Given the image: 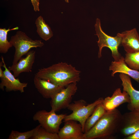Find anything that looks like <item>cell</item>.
<instances>
[{"label":"cell","instance_id":"ac0fdd59","mask_svg":"<svg viewBox=\"0 0 139 139\" xmlns=\"http://www.w3.org/2000/svg\"><path fill=\"white\" fill-rule=\"evenodd\" d=\"M35 24L37 28V32L42 39L46 41L53 37V32L50 28L46 23L41 16H39L37 18Z\"/></svg>","mask_w":139,"mask_h":139},{"label":"cell","instance_id":"44dd1931","mask_svg":"<svg viewBox=\"0 0 139 139\" xmlns=\"http://www.w3.org/2000/svg\"><path fill=\"white\" fill-rule=\"evenodd\" d=\"M39 124L36 127L29 131L20 132L12 130L8 139H31L38 129L41 126Z\"/></svg>","mask_w":139,"mask_h":139},{"label":"cell","instance_id":"d4e9b609","mask_svg":"<svg viewBox=\"0 0 139 139\" xmlns=\"http://www.w3.org/2000/svg\"><path fill=\"white\" fill-rule=\"evenodd\" d=\"M1 67L0 66V78L4 76V71H3L1 68Z\"/></svg>","mask_w":139,"mask_h":139},{"label":"cell","instance_id":"5bb4252c","mask_svg":"<svg viewBox=\"0 0 139 139\" xmlns=\"http://www.w3.org/2000/svg\"><path fill=\"white\" fill-rule=\"evenodd\" d=\"M122 81L123 91L126 92L130 99V102L128 104L127 108L130 111L139 110V91L135 89L133 86L130 76L123 73L119 75Z\"/></svg>","mask_w":139,"mask_h":139},{"label":"cell","instance_id":"3957f363","mask_svg":"<svg viewBox=\"0 0 139 139\" xmlns=\"http://www.w3.org/2000/svg\"><path fill=\"white\" fill-rule=\"evenodd\" d=\"M103 99L102 98H100L88 105L83 99L74 101L70 104L67 107L68 110L72 111V113L66 115L64 121L69 120L78 121L82 125L83 132L84 126L87 119L92 114L96 106L101 103Z\"/></svg>","mask_w":139,"mask_h":139},{"label":"cell","instance_id":"4fadbf2b","mask_svg":"<svg viewBox=\"0 0 139 139\" xmlns=\"http://www.w3.org/2000/svg\"><path fill=\"white\" fill-rule=\"evenodd\" d=\"M117 34L121 38V46L126 53L139 51V35L136 28Z\"/></svg>","mask_w":139,"mask_h":139},{"label":"cell","instance_id":"ba28073f","mask_svg":"<svg viewBox=\"0 0 139 139\" xmlns=\"http://www.w3.org/2000/svg\"><path fill=\"white\" fill-rule=\"evenodd\" d=\"M138 129L139 110L131 111L122 115L118 132L125 137Z\"/></svg>","mask_w":139,"mask_h":139},{"label":"cell","instance_id":"e0dca14e","mask_svg":"<svg viewBox=\"0 0 139 139\" xmlns=\"http://www.w3.org/2000/svg\"><path fill=\"white\" fill-rule=\"evenodd\" d=\"M107 112L101 103L98 105L86 121L84 128V133L88 131Z\"/></svg>","mask_w":139,"mask_h":139},{"label":"cell","instance_id":"8992f818","mask_svg":"<svg viewBox=\"0 0 139 139\" xmlns=\"http://www.w3.org/2000/svg\"><path fill=\"white\" fill-rule=\"evenodd\" d=\"M56 112L52 110L49 112L44 110H39L33 115V119L38 121L41 126L48 131L58 134L66 114H57Z\"/></svg>","mask_w":139,"mask_h":139},{"label":"cell","instance_id":"8fae6325","mask_svg":"<svg viewBox=\"0 0 139 139\" xmlns=\"http://www.w3.org/2000/svg\"><path fill=\"white\" fill-rule=\"evenodd\" d=\"M130 102V97L126 91L122 92L120 88H117L111 97L103 99L101 103L107 112L112 111L121 104Z\"/></svg>","mask_w":139,"mask_h":139},{"label":"cell","instance_id":"d6986e66","mask_svg":"<svg viewBox=\"0 0 139 139\" xmlns=\"http://www.w3.org/2000/svg\"><path fill=\"white\" fill-rule=\"evenodd\" d=\"M18 27H17L12 29L8 28H0V53L5 54L8 51L9 48L13 46L7 40V35L8 32L11 30H18Z\"/></svg>","mask_w":139,"mask_h":139},{"label":"cell","instance_id":"6da1fadb","mask_svg":"<svg viewBox=\"0 0 139 139\" xmlns=\"http://www.w3.org/2000/svg\"><path fill=\"white\" fill-rule=\"evenodd\" d=\"M81 72L72 65L60 62L39 69L36 75L59 86L66 87L80 80Z\"/></svg>","mask_w":139,"mask_h":139},{"label":"cell","instance_id":"7402d4cb","mask_svg":"<svg viewBox=\"0 0 139 139\" xmlns=\"http://www.w3.org/2000/svg\"><path fill=\"white\" fill-rule=\"evenodd\" d=\"M30 139H59L57 134L50 132L41 126Z\"/></svg>","mask_w":139,"mask_h":139},{"label":"cell","instance_id":"484cf974","mask_svg":"<svg viewBox=\"0 0 139 139\" xmlns=\"http://www.w3.org/2000/svg\"><path fill=\"white\" fill-rule=\"evenodd\" d=\"M65 2H66L67 3H68L69 2V0H64Z\"/></svg>","mask_w":139,"mask_h":139},{"label":"cell","instance_id":"2e32d148","mask_svg":"<svg viewBox=\"0 0 139 139\" xmlns=\"http://www.w3.org/2000/svg\"><path fill=\"white\" fill-rule=\"evenodd\" d=\"M109 70L112 71V76H114L117 73H120L126 74L139 82V71L129 67L125 63L124 58L123 56L118 60L112 61Z\"/></svg>","mask_w":139,"mask_h":139},{"label":"cell","instance_id":"7c38bea8","mask_svg":"<svg viewBox=\"0 0 139 139\" xmlns=\"http://www.w3.org/2000/svg\"><path fill=\"white\" fill-rule=\"evenodd\" d=\"M33 81L35 86L38 91L46 99H51L58 92L65 88L42 79L36 74Z\"/></svg>","mask_w":139,"mask_h":139},{"label":"cell","instance_id":"5b68a950","mask_svg":"<svg viewBox=\"0 0 139 139\" xmlns=\"http://www.w3.org/2000/svg\"><path fill=\"white\" fill-rule=\"evenodd\" d=\"M97 35L98 38L97 41L99 48L98 57L99 58L102 56L101 51L104 47L108 48L111 50L112 55L115 60H118L121 57L118 51V48L121 46V38L117 34L116 36L112 37L107 35L102 30L101 25L100 21L97 18L94 25Z\"/></svg>","mask_w":139,"mask_h":139},{"label":"cell","instance_id":"cb8c5ba5","mask_svg":"<svg viewBox=\"0 0 139 139\" xmlns=\"http://www.w3.org/2000/svg\"><path fill=\"white\" fill-rule=\"evenodd\" d=\"M124 139H139V129L133 134L125 137Z\"/></svg>","mask_w":139,"mask_h":139},{"label":"cell","instance_id":"9a60e30c","mask_svg":"<svg viewBox=\"0 0 139 139\" xmlns=\"http://www.w3.org/2000/svg\"><path fill=\"white\" fill-rule=\"evenodd\" d=\"M35 53L34 50L29 51L25 57H22L16 63L13 64L8 67L10 71L13 72L15 77L22 73L29 72L31 71L34 62Z\"/></svg>","mask_w":139,"mask_h":139},{"label":"cell","instance_id":"603a6c76","mask_svg":"<svg viewBox=\"0 0 139 139\" xmlns=\"http://www.w3.org/2000/svg\"><path fill=\"white\" fill-rule=\"evenodd\" d=\"M33 7L34 10L35 12L39 11V0H30Z\"/></svg>","mask_w":139,"mask_h":139},{"label":"cell","instance_id":"277c9868","mask_svg":"<svg viewBox=\"0 0 139 139\" xmlns=\"http://www.w3.org/2000/svg\"><path fill=\"white\" fill-rule=\"evenodd\" d=\"M10 41L15 49L13 64L16 63L31 48L41 47L44 45L41 40H33L25 33L20 31H18L15 35L12 36Z\"/></svg>","mask_w":139,"mask_h":139},{"label":"cell","instance_id":"7a4b0ae2","mask_svg":"<svg viewBox=\"0 0 139 139\" xmlns=\"http://www.w3.org/2000/svg\"><path fill=\"white\" fill-rule=\"evenodd\" d=\"M122 114L116 108L107 112L87 132L84 139H112L118 132Z\"/></svg>","mask_w":139,"mask_h":139},{"label":"cell","instance_id":"52a82bcc","mask_svg":"<svg viewBox=\"0 0 139 139\" xmlns=\"http://www.w3.org/2000/svg\"><path fill=\"white\" fill-rule=\"evenodd\" d=\"M77 83H72L58 92L51 99V110L56 112L67 108L77 90Z\"/></svg>","mask_w":139,"mask_h":139},{"label":"cell","instance_id":"9c48e42d","mask_svg":"<svg viewBox=\"0 0 139 139\" xmlns=\"http://www.w3.org/2000/svg\"><path fill=\"white\" fill-rule=\"evenodd\" d=\"M1 59L3 63V67L5 70L4 76L0 78V89L4 90V87H5L7 92L19 91L21 93L24 92V88L27 86L28 83L21 82L19 78H16L7 67L3 57L2 56Z\"/></svg>","mask_w":139,"mask_h":139},{"label":"cell","instance_id":"30bf717a","mask_svg":"<svg viewBox=\"0 0 139 139\" xmlns=\"http://www.w3.org/2000/svg\"><path fill=\"white\" fill-rule=\"evenodd\" d=\"M58 134L59 139H84V133L81 124L76 121L69 120L64 121Z\"/></svg>","mask_w":139,"mask_h":139},{"label":"cell","instance_id":"ffe728a7","mask_svg":"<svg viewBox=\"0 0 139 139\" xmlns=\"http://www.w3.org/2000/svg\"><path fill=\"white\" fill-rule=\"evenodd\" d=\"M124 61L130 68L134 70H139V51L126 53Z\"/></svg>","mask_w":139,"mask_h":139}]
</instances>
